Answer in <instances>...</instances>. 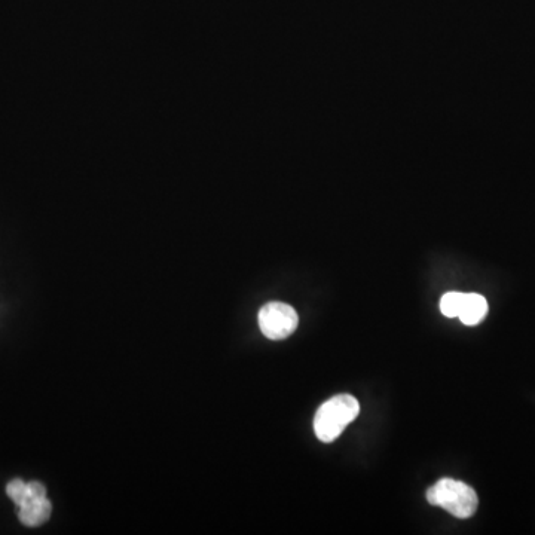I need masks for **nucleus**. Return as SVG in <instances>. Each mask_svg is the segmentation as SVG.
<instances>
[{
  "instance_id": "obj_1",
  "label": "nucleus",
  "mask_w": 535,
  "mask_h": 535,
  "mask_svg": "<svg viewBox=\"0 0 535 535\" xmlns=\"http://www.w3.org/2000/svg\"><path fill=\"white\" fill-rule=\"evenodd\" d=\"M360 414V403L350 394H338L320 406L314 418L317 439L333 442Z\"/></svg>"
},
{
  "instance_id": "obj_2",
  "label": "nucleus",
  "mask_w": 535,
  "mask_h": 535,
  "mask_svg": "<svg viewBox=\"0 0 535 535\" xmlns=\"http://www.w3.org/2000/svg\"><path fill=\"white\" fill-rule=\"evenodd\" d=\"M427 500L458 519L472 518L479 506L478 494L472 486L448 478L440 479L428 489Z\"/></svg>"
},
{
  "instance_id": "obj_3",
  "label": "nucleus",
  "mask_w": 535,
  "mask_h": 535,
  "mask_svg": "<svg viewBox=\"0 0 535 535\" xmlns=\"http://www.w3.org/2000/svg\"><path fill=\"white\" fill-rule=\"evenodd\" d=\"M299 317L295 308L283 302H269L259 311V327L272 341L289 338L298 329Z\"/></svg>"
},
{
  "instance_id": "obj_4",
  "label": "nucleus",
  "mask_w": 535,
  "mask_h": 535,
  "mask_svg": "<svg viewBox=\"0 0 535 535\" xmlns=\"http://www.w3.org/2000/svg\"><path fill=\"white\" fill-rule=\"evenodd\" d=\"M51 513H53V504L47 497L29 501L24 506L18 507V518L26 527H41L48 522Z\"/></svg>"
},
{
  "instance_id": "obj_5",
  "label": "nucleus",
  "mask_w": 535,
  "mask_h": 535,
  "mask_svg": "<svg viewBox=\"0 0 535 535\" xmlns=\"http://www.w3.org/2000/svg\"><path fill=\"white\" fill-rule=\"evenodd\" d=\"M488 314V302L478 293H464L463 305H461L458 319L466 326H476L481 323Z\"/></svg>"
},
{
  "instance_id": "obj_6",
  "label": "nucleus",
  "mask_w": 535,
  "mask_h": 535,
  "mask_svg": "<svg viewBox=\"0 0 535 535\" xmlns=\"http://www.w3.org/2000/svg\"><path fill=\"white\" fill-rule=\"evenodd\" d=\"M6 494L14 501L15 506L21 507L24 504L32 501L30 495L29 483L21 481V479H14L6 485Z\"/></svg>"
},
{
  "instance_id": "obj_7",
  "label": "nucleus",
  "mask_w": 535,
  "mask_h": 535,
  "mask_svg": "<svg viewBox=\"0 0 535 535\" xmlns=\"http://www.w3.org/2000/svg\"><path fill=\"white\" fill-rule=\"evenodd\" d=\"M464 293L448 292L440 299V311L448 319H454L460 314L461 305H463Z\"/></svg>"
}]
</instances>
